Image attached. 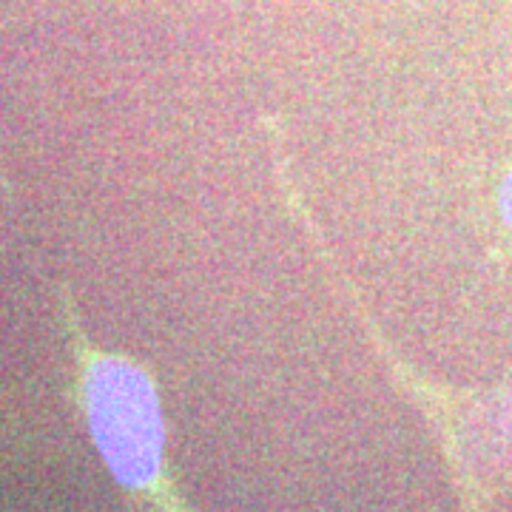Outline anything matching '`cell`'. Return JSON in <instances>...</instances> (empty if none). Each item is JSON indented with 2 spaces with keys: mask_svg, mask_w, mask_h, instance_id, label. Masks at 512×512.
<instances>
[{
  "mask_svg": "<svg viewBox=\"0 0 512 512\" xmlns=\"http://www.w3.org/2000/svg\"><path fill=\"white\" fill-rule=\"evenodd\" d=\"M83 399L94 444L114 478L134 490L151 487L163 464V413L151 379L120 356L92 353Z\"/></svg>",
  "mask_w": 512,
  "mask_h": 512,
  "instance_id": "obj_1",
  "label": "cell"
},
{
  "mask_svg": "<svg viewBox=\"0 0 512 512\" xmlns=\"http://www.w3.org/2000/svg\"><path fill=\"white\" fill-rule=\"evenodd\" d=\"M501 217L512 228V177L504 185V191H501Z\"/></svg>",
  "mask_w": 512,
  "mask_h": 512,
  "instance_id": "obj_2",
  "label": "cell"
}]
</instances>
